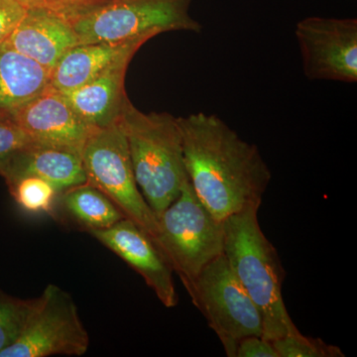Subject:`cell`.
<instances>
[{
    "label": "cell",
    "instance_id": "obj_12",
    "mask_svg": "<svg viewBox=\"0 0 357 357\" xmlns=\"http://www.w3.org/2000/svg\"><path fill=\"white\" fill-rule=\"evenodd\" d=\"M79 44L81 42L69 21L57 14L35 8L26 10L4 43L50 73L60 59Z\"/></svg>",
    "mask_w": 357,
    "mask_h": 357
},
{
    "label": "cell",
    "instance_id": "obj_22",
    "mask_svg": "<svg viewBox=\"0 0 357 357\" xmlns=\"http://www.w3.org/2000/svg\"><path fill=\"white\" fill-rule=\"evenodd\" d=\"M25 8L42 9L68 21L109 0H17Z\"/></svg>",
    "mask_w": 357,
    "mask_h": 357
},
{
    "label": "cell",
    "instance_id": "obj_15",
    "mask_svg": "<svg viewBox=\"0 0 357 357\" xmlns=\"http://www.w3.org/2000/svg\"><path fill=\"white\" fill-rule=\"evenodd\" d=\"M131 58L110 67L89 83L62 93L84 123L93 129L116 123L128 100L124 89L126 70Z\"/></svg>",
    "mask_w": 357,
    "mask_h": 357
},
{
    "label": "cell",
    "instance_id": "obj_1",
    "mask_svg": "<svg viewBox=\"0 0 357 357\" xmlns=\"http://www.w3.org/2000/svg\"><path fill=\"white\" fill-rule=\"evenodd\" d=\"M188 178L199 202L218 220L259 208L272 173L259 148L215 114L178 117Z\"/></svg>",
    "mask_w": 357,
    "mask_h": 357
},
{
    "label": "cell",
    "instance_id": "obj_18",
    "mask_svg": "<svg viewBox=\"0 0 357 357\" xmlns=\"http://www.w3.org/2000/svg\"><path fill=\"white\" fill-rule=\"evenodd\" d=\"M14 201L28 213L52 215L57 203L58 190L41 178L26 176L7 185Z\"/></svg>",
    "mask_w": 357,
    "mask_h": 357
},
{
    "label": "cell",
    "instance_id": "obj_9",
    "mask_svg": "<svg viewBox=\"0 0 357 357\" xmlns=\"http://www.w3.org/2000/svg\"><path fill=\"white\" fill-rule=\"evenodd\" d=\"M295 35L307 79L356 83V18L312 16L297 23Z\"/></svg>",
    "mask_w": 357,
    "mask_h": 357
},
{
    "label": "cell",
    "instance_id": "obj_11",
    "mask_svg": "<svg viewBox=\"0 0 357 357\" xmlns=\"http://www.w3.org/2000/svg\"><path fill=\"white\" fill-rule=\"evenodd\" d=\"M89 234L135 270L164 306H177L178 300L172 268L151 237L135 223L123 218L109 229L91 230Z\"/></svg>",
    "mask_w": 357,
    "mask_h": 357
},
{
    "label": "cell",
    "instance_id": "obj_23",
    "mask_svg": "<svg viewBox=\"0 0 357 357\" xmlns=\"http://www.w3.org/2000/svg\"><path fill=\"white\" fill-rule=\"evenodd\" d=\"M26 10L17 0H0V46L6 43Z\"/></svg>",
    "mask_w": 357,
    "mask_h": 357
},
{
    "label": "cell",
    "instance_id": "obj_8",
    "mask_svg": "<svg viewBox=\"0 0 357 357\" xmlns=\"http://www.w3.org/2000/svg\"><path fill=\"white\" fill-rule=\"evenodd\" d=\"M89 347V333L72 296L50 284L38 297L20 337L0 357L82 356Z\"/></svg>",
    "mask_w": 357,
    "mask_h": 357
},
{
    "label": "cell",
    "instance_id": "obj_10",
    "mask_svg": "<svg viewBox=\"0 0 357 357\" xmlns=\"http://www.w3.org/2000/svg\"><path fill=\"white\" fill-rule=\"evenodd\" d=\"M7 117L37 144L79 154L89 134L95 130L82 121L64 95L51 86Z\"/></svg>",
    "mask_w": 357,
    "mask_h": 357
},
{
    "label": "cell",
    "instance_id": "obj_2",
    "mask_svg": "<svg viewBox=\"0 0 357 357\" xmlns=\"http://www.w3.org/2000/svg\"><path fill=\"white\" fill-rule=\"evenodd\" d=\"M258 211L246 208L223 220V255L261 314L262 337L272 342L299 330L282 294L285 270L276 248L262 231Z\"/></svg>",
    "mask_w": 357,
    "mask_h": 357
},
{
    "label": "cell",
    "instance_id": "obj_19",
    "mask_svg": "<svg viewBox=\"0 0 357 357\" xmlns=\"http://www.w3.org/2000/svg\"><path fill=\"white\" fill-rule=\"evenodd\" d=\"M38 303V298L20 299L0 290V352L20 337Z\"/></svg>",
    "mask_w": 357,
    "mask_h": 357
},
{
    "label": "cell",
    "instance_id": "obj_20",
    "mask_svg": "<svg viewBox=\"0 0 357 357\" xmlns=\"http://www.w3.org/2000/svg\"><path fill=\"white\" fill-rule=\"evenodd\" d=\"M279 357H344L340 347L297 332L272 340Z\"/></svg>",
    "mask_w": 357,
    "mask_h": 357
},
{
    "label": "cell",
    "instance_id": "obj_16",
    "mask_svg": "<svg viewBox=\"0 0 357 357\" xmlns=\"http://www.w3.org/2000/svg\"><path fill=\"white\" fill-rule=\"evenodd\" d=\"M50 70L20 52L0 46V115L9 116L50 86Z\"/></svg>",
    "mask_w": 357,
    "mask_h": 357
},
{
    "label": "cell",
    "instance_id": "obj_13",
    "mask_svg": "<svg viewBox=\"0 0 357 357\" xmlns=\"http://www.w3.org/2000/svg\"><path fill=\"white\" fill-rule=\"evenodd\" d=\"M149 38L119 43H82L70 49L51 70L50 86L61 93L95 79L124 59L131 58Z\"/></svg>",
    "mask_w": 357,
    "mask_h": 357
},
{
    "label": "cell",
    "instance_id": "obj_6",
    "mask_svg": "<svg viewBox=\"0 0 357 357\" xmlns=\"http://www.w3.org/2000/svg\"><path fill=\"white\" fill-rule=\"evenodd\" d=\"M86 183L103 192L126 218L154 241L158 222L141 194L126 135L119 122L89 134L81 152Z\"/></svg>",
    "mask_w": 357,
    "mask_h": 357
},
{
    "label": "cell",
    "instance_id": "obj_3",
    "mask_svg": "<svg viewBox=\"0 0 357 357\" xmlns=\"http://www.w3.org/2000/svg\"><path fill=\"white\" fill-rule=\"evenodd\" d=\"M117 122L126 135L138 188L158 217L189 180L178 119L167 112L145 114L128 98Z\"/></svg>",
    "mask_w": 357,
    "mask_h": 357
},
{
    "label": "cell",
    "instance_id": "obj_7",
    "mask_svg": "<svg viewBox=\"0 0 357 357\" xmlns=\"http://www.w3.org/2000/svg\"><path fill=\"white\" fill-rule=\"evenodd\" d=\"M185 288L220 338L227 356L236 357L237 344L243 338L262 337L261 314L232 273L225 255L208 263Z\"/></svg>",
    "mask_w": 357,
    "mask_h": 357
},
{
    "label": "cell",
    "instance_id": "obj_21",
    "mask_svg": "<svg viewBox=\"0 0 357 357\" xmlns=\"http://www.w3.org/2000/svg\"><path fill=\"white\" fill-rule=\"evenodd\" d=\"M37 144L13 121L0 115V170L21 150Z\"/></svg>",
    "mask_w": 357,
    "mask_h": 357
},
{
    "label": "cell",
    "instance_id": "obj_4",
    "mask_svg": "<svg viewBox=\"0 0 357 357\" xmlns=\"http://www.w3.org/2000/svg\"><path fill=\"white\" fill-rule=\"evenodd\" d=\"M153 243L187 287L208 263L223 255V222L199 202L189 180L180 195L157 217Z\"/></svg>",
    "mask_w": 357,
    "mask_h": 357
},
{
    "label": "cell",
    "instance_id": "obj_17",
    "mask_svg": "<svg viewBox=\"0 0 357 357\" xmlns=\"http://www.w3.org/2000/svg\"><path fill=\"white\" fill-rule=\"evenodd\" d=\"M57 203L64 217L88 234L109 229L126 218L103 192L88 183L60 192Z\"/></svg>",
    "mask_w": 357,
    "mask_h": 357
},
{
    "label": "cell",
    "instance_id": "obj_24",
    "mask_svg": "<svg viewBox=\"0 0 357 357\" xmlns=\"http://www.w3.org/2000/svg\"><path fill=\"white\" fill-rule=\"evenodd\" d=\"M236 357H279L273 344L260 335L243 338L236 347Z\"/></svg>",
    "mask_w": 357,
    "mask_h": 357
},
{
    "label": "cell",
    "instance_id": "obj_14",
    "mask_svg": "<svg viewBox=\"0 0 357 357\" xmlns=\"http://www.w3.org/2000/svg\"><path fill=\"white\" fill-rule=\"evenodd\" d=\"M6 185L32 176L51 183L59 192L86 184L81 154L49 145L32 144L21 150L0 170Z\"/></svg>",
    "mask_w": 357,
    "mask_h": 357
},
{
    "label": "cell",
    "instance_id": "obj_5",
    "mask_svg": "<svg viewBox=\"0 0 357 357\" xmlns=\"http://www.w3.org/2000/svg\"><path fill=\"white\" fill-rule=\"evenodd\" d=\"M192 0H109L70 20L82 43H119L169 31L199 33Z\"/></svg>",
    "mask_w": 357,
    "mask_h": 357
}]
</instances>
